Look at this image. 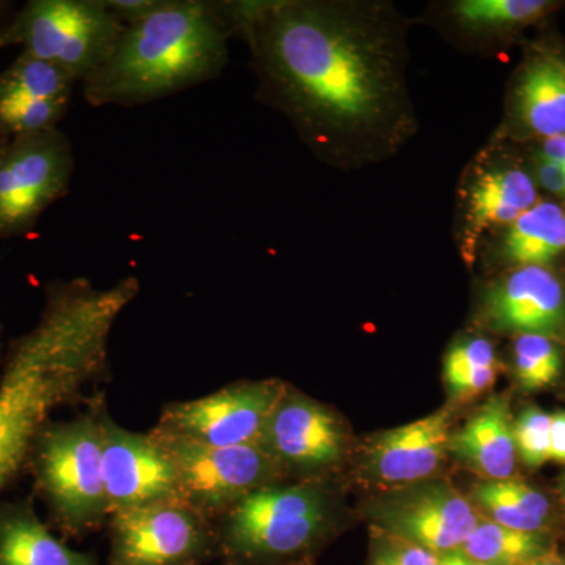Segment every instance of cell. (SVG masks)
Listing matches in <instances>:
<instances>
[{
    "mask_svg": "<svg viewBox=\"0 0 565 565\" xmlns=\"http://www.w3.org/2000/svg\"><path fill=\"white\" fill-rule=\"evenodd\" d=\"M247 43L256 98L280 111L316 158L366 166L414 137L403 22L381 3L226 2Z\"/></svg>",
    "mask_w": 565,
    "mask_h": 565,
    "instance_id": "6da1fadb",
    "label": "cell"
},
{
    "mask_svg": "<svg viewBox=\"0 0 565 565\" xmlns=\"http://www.w3.org/2000/svg\"><path fill=\"white\" fill-rule=\"evenodd\" d=\"M234 35L226 2L159 0L126 25L114 54L82 82L92 107H136L217 79Z\"/></svg>",
    "mask_w": 565,
    "mask_h": 565,
    "instance_id": "7a4b0ae2",
    "label": "cell"
},
{
    "mask_svg": "<svg viewBox=\"0 0 565 565\" xmlns=\"http://www.w3.org/2000/svg\"><path fill=\"white\" fill-rule=\"evenodd\" d=\"M348 523L333 482H278L245 497L215 520L221 565L315 561Z\"/></svg>",
    "mask_w": 565,
    "mask_h": 565,
    "instance_id": "3957f363",
    "label": "cell"
},
{
    "mask_svg": "<svg viewBox=\"0 0 565 565\" xmlns=\"http://www.w3.org/2000/svg\"><path fill=\"white\" fill-rule=\"evenodd\" d=\"M87 411L47 422L29 451L25 473L33 479V498L46 505L50 526L65 539H82L109 522L103 475L104 393L85 401Z\"/></svg>",
    "mask_w": 565,
    "mask_h": 565,
    "instance_id": "277c9868",
    "label": "cell"
},
{
    "mask_svg": "<svg viewBox=\"0 0 565 565\" xmlns=\"http://www.w3.org/2000/svg\"><path fill=\"white\" fill-rule=\"evenodd\" d=\"M9 29L13 46L84 82L109 61L126 25L103 0H31Z\"/></svg>",
    "mask_w": 565,
    "mask_h": 565,
    "instance_id": "5b68a950",
    "label": "cell"
},
{
    "mask_svg": "<svg viewBox=\"0 0 565 565\" xmlns=\"http://www.w3.org/2000/svg\"><path fill=\"white\" fill-rule=\"evenodd\" d=\"M81 379L28 349H10L0 374V493L25 471L29 451L52 412L81 403Z\"/></svg>",
    "mask_w": 565,
    "mask_h": 565,
    "instance_id": "8992f818",
    "label": "cell"
},
{
    "mask_svg": "<svg viewBox=\"0 0 565 565\" xmlns=\"http://www.w3.org/2000/svg\"><path fill=\"white\" fill-rule=\"evenodd\" d=\"M150 435L172 460L181 503L211 522L255 490L285 482L280 468L258 445L215 448L154 427Z\"/></svg>",
    "mask_w": 565,
    "mask_h": 565,
    "instance_id": "52a82bcc",
    "label": "cell"
},
{
    "mask_svg": "<svg viewBox=\"0 0 565 565\" xmlns=\"http://www.w3.org/2000/svg\"><path fill=\"white\" fill-rule=\"evenodd\" d=\"M258 446L285 481L333 482L351 457V430L337 411L288 384Z\"/></svg>",
    "mask_w": 565,
    "mask_h": 565,
    "instance_id": "ba28073f",
    "label": "cell"
},
{
    "mask_svg": "<svg viewBox=\"0 0 565 565\" xmlns=\"http://www.w3.org/2000/svg\"><path fill=\"white\" fill-rule=\"evenodd\" d=\"M73 145L61 129L10 139L0 156V241L28 236L70 191Z\"/></svg>",
    "mask_w": 565,
    "mask_h": 565,
    "instance_id": "9c48e42d",
    "label": "cell"
},
{
    "mask_svg": "<svg viewBox=\"0 0 565 565\" xmlns=\"http://www.w3.org/2000/svg\"><path fill=\"white\" fill-rule=\"evenodd\" d=\"M106 565H210L218 559L215 523L181 501L114 512Z\"/></svg>",
    "mask_w": 565,
    "mask_h": 565,
    "instance_id": "30bf717a",
    "label": "cell"
},
{
    "mask_svg": "<svg viewBox=\"0 0 565 565\" xmlns=\"http://www.w3.org/2000/svg\"><path fill=\"white\" fill-rule=\"evenodd\" d=\"M363 512L370 526L437 556L462 548L481 516L470 498L441 476L379 490Z\"/></svg>",
    "mask_w": 565,
    "mask_h": 565,
    "instance_id": "8fae6325",
    "label": "cell"
},
{
    "mask_svg": "<svg viewBox=\"0 0 565 565\" xmlns=\"http://www.w3.org/2000/svg\"><path fill=\"white\" fill-rule=\"evenodd\" d=\"M286 386L280 379L241 381L199 399L170 403L154 429L215 448L258 445Z\"/></svg>",
    "mask_w": 565,
    "mask_h": 565,
    "instance_id": "7c38bea8",
    "label": "cell"
},
{
    "mask_svg": "<svg viewBox=\"0 0 565 565\" xmlns=\"http://www.w3.org/2000/svg\"><path fill=\"white\" fill-rule=\"evenodd\" d=\"M541 200L527 162L492 147L468 167L459 192V247L471 264L479 248Z\"/></svg>",
    "mask_w": 565,
    "mask_h": 565,
    "instance_id": "4fadbf2b",
    "label": "cell"
},
{
    "mask_svg": "<svg viewBox=\"0 0 565 565\" xmlns=\"http://www.w3.org/2000/svg\"><path fill=\"white\" fill-rule=\"evenodd\" d=\"M478 323L484 332L542 334L565 345V278L552 266L498 273L479 297Z\"/></svg>",
    "mask_w": 565,
    "mask_h": 565,
    "instance_id": "5bb4252c",
    "label": "cell"
},
{
    "mask_svg": "<svg viewBox=\"0 0 565 565\" xmlns=\"http://www.w3.org/2000/svg\"><path fill=\"white\" fill-rule=\"evenodd\" d=\"M456 405L367 438L356 455V473L379 490L437 478L449 460Z\"/></svg>",
    "mask_w": 565,
    "mask_h": 565,
    "instance_id": "9a60e30c",
    "label": "cell"
},
{
    "mask_svg": "<svg viewBox=\"0 0 565 565\" xmlns=\"http://www.w3.org/2000/svg\"><path fill=\"white\" fill-rule=\"evenodd\" d=\"M103 475L110 515L128 509L180 501L177 471L150 433L125 429L103 416Z\"/></svg>",
    "mask_w": 565,
    "mask_h": 565,
    "instance_id": "2e32d148",
    "label": "cell"
},
{
    "mask_svg": "<svg viewBox=\"0 0 565 565\" xmlns=\"http://www.w3.org/2000/svg\"><path fill=\"white\" fill-rule=\"evenodd\" d=\"M76 84L65 71L22 52L0 73V132L11 139L57 129Z\"/></svg>",
    "mask_w": 565,
    "mask_h": 565,
    "instance_id": "e0dca14e",
    "label": "cell"
},
{
    "mask_svg": "<svg viewBox=\"0 0 565 565\" xmlns=\"http://www.w3.org/2000/svg\"><path fill=\"white\" fill-rule=\"evenodd\" d=\"M504 136L541 141L565 134V61L535 51L515 71L505 102Z\"/></svg>",
    "mask_w": 565,
    "mask_h": 565,
    "instance_id": "ac0fdd59",
    "label": "cell"
},
{
    "mask_svg": "<svg viewBox=\"0 0 565 565\" xmlns=\"http://www.w3.org/2000/svg\"><path fill=\"white\" fill-rule=\"evenodd\" d=\"M449 456L481 479L514 478L519 457L508 393L489 397L465 426L452 433Z\"/></svg>",
    "mask_w": 565,
    "mask_h": 565,
    "instance_id": "d6986e66",
    "label": "cell"
},
{
    "mask_svg": "<svg viewBox=\"0 0 565 565\" xmlns=\"http://www.w3.org/2000/svg\"><path fill=\"white\" fill-rule=\"evenodd\" d=\"M484 245L486 262L498 273L525 266L553 267L565 256V204L539 200Z\"/></svg>",
    "mask_w": 565,
    "mask_h": 565,
    "instance_id": "ffe728a7",
    "label": "cell"
},
{
    "mask_svg": "<svg viewBox=\"0 0 565 565\" xmlns=\"http://www.w3.org/2000/svg\"><path fill=\"white\" fill-rule=\"evenodd\" d=\"M479 514L498 525L557 539L564 530L557 501L523 479H479L470 493Z\"/></svg>",
    "mask_w": 565,
    "mask_h": 565,
    "instance_id": "44dd1931",
    "label": "cell"
},
{
    "mask_svg": "<svg viewBox=\"0 0 565 565\" xmlns=\"http://www.w3.org/2000/svg\"><path fill=\"white\" fill-rule=\"evenodd\" d=\"M0 565H99L90 553L70 548L41 522L35 498L0 501Z\"/></svg>",
    "mask_w": 565,
    "mask_h": 565,
    "instance_id": "7402d4cb",
    "label": "cell"
},
{
    "mask_svg": "<svg viewBox=\"0 0 565 565\" xmlns=\"http://www.w3.org/2000/svg\"><path fill=\"white\" fill-rule=\"evenodd\" d=\"M501 367L497 345L484 330L459 334L445 355L444 382L449 403H467L489 392Z\"/></svg>",
    "mask_w": 565,
    "mask_h": 565,
    "instance_id": "603a6c76",
    "label": "cell"
},
{
    "mask_svg": "<svg viewBox=\"0 0 565 565\" xmlns=\"http://www.w3.org/2000/svg\"><path fill=\"white\" fill-rule=\"evenodd\" d=\"M559 3L552 0H459L449 6L457 29L473 36H503L544 20Z\"/></svg>",
    "mask_w": 565,
    "mask_h": 565,
    "instance_id": "cb8c5ba5",
    "label": "cell"
},
{
    "mask_svg": "<svg viewBox=\"0 0 565 565\" xmlns=\"http://www.w3.org/2000/svg\"><path fill=\"white\" fill-rule=\"evenodd\" d=\"M460 550L486 565H527L556 552L557 539L511 530L481 515Z\"/></svg>",
    "mask_w": 565,
    "mask_h": 565,
    "instance_id": "d4e9b609",
    "label": "cell"
},
{
    "mask_svg": "<svg viewBox=\"0 0 565 565\" xmlns=\"http://www.w3.org/2000/svg\"><path fill=\"white\" fill-rule=\"evenodd\" d=\"M565 345L542 334L512 337L511 373L523 393L552 388L563 377Z\"/></svg>",
    "mask_w": 565,
    "mask_h": 565,
    "instance_id": "484cf974",
    "label": "cell"
},
{
    "mask_svg": "<svg viewBox=\"0 0 565 565\" xmlns=\"http://www.w3.org/2000/svg\"><path fill=\"white\" fill-rule=\"evenodd\" d=\"M550 427L552 415L537 405H526L514 418L516 457L527 468L550 462Z\"/></svg>",
    "mask_w": 565,
    "mask_h": 565,
    "instance_id": "4316f807",
    "label": "cell"
},
{
    "mask_svg": "<svg viewBox=\"0 0 565 565\" xmlns=\"http://www.w3.org/2000/svg\"><path fill=\"white\" fill-rule=\"evenodd\" d=\"M367 565H438V556L429 550L370 526Z\"/></svg>",
    "mask_w": 565,
    "mask_h": 565,
    "instance_id": "83f0119b",
    "label": "cell"
},
{
    "mask_svg": "<svg viewBox=\"0 0 565 565\" xmlns=\"http://www.w3.org/2000/svg\"><path fill=\"white\" fill-rule=\"evenodd\" d=\"M527 167H530L539 192L548 193L552 195L550 200L565 204V169L535 152L531 154Z\"/></svg>",
    "mask_w": 565,
    "mask_h": 565,
    "instance_id": "f1b7e54d",
    "label": "cell"
},
{
    "mask_svg": "<svg viewBox=\"0 0 565 565\" xmlns=\"http://www.w3.org/2000/svg\"><path fill=\"white\" fill-rule=\"evenodd\" d=\"M106 9L125 25L141 20L158 7L159 0H103Z\"/></svg>",
    "mask_w": 565,
    "mask_h": 565,
    "instance_id": "f546056e",
    "label": "cell"
},
{
    "mask_svg": "<svg viewBox=\"0 0 565 565\" xmlns=\"http://www.w3.org/2000/svg\"><path fill=\"white\" fill-rule=\"evenodd\" d=\"M550 460L565 465V411L552 415L550 427Z\"/></svg>",
    "mask_w": 565,
    "mask_h": 565,
    "instance_id": "4dcf8cb0",
    "label": "cell"
},
{
    "mask_svg": "<svg viewBox=\"0 0 565 565\" xmlns=\"http://www.w3.org/2000/svg\"><path fill=\"white\" fill-rule=\"evenodd\" d=\"M533 152L565 169V134H563V136L550 137V139L535 141Z\"/></svg>",
    "mask_w": 565,
    "mask_h": 565,
    "instance_id": "1f68e13d",
    "label": "cell"
},
{
    "mask_svg": "<svg viewBox=\"0 0 565 565\" xmlns=\"http://www.w3.org/2000/svg\"><path fill=\"white\" fill-rule=\"evenodd\" d=\"M438 565H486L478 563V561L471 559L470 556L465 555L462 550H456V552L445 553V555L438 556Z\"/></svg>",
    "mask_w": 565,
    "mask_h": 565,
    "instance_id": "d6a6232c",
    "label": "cell"
},
{
    "mask_svg": "<svg viewBox=\"0 0 565 565\" xmlns=\"http://www.w3.org/2000/svg\"><path fill=\"white\" fill-rule=\"evenodd\" d=\"M556 497L557 508H559V514L561 519H563L565 530V471L561 475V478L557 479Z\"/></svg>",
    "mask_w": 565,
    "mask_h": 565,
    "instance_id": "836d02e7",
    "label": "cell"
},
{
    "mask_svg": "<svg viewBox=\"0 0 565 565\" xmlns=\"http://www.w3.org/2000/svg\"><path fill=\"white\" fill-rule=\"evenodd\" d=\"M527 565H564V564H563V557H561L559 550H556V552L550 553V555L541 557V559L534 561V563H531Z\"/></svg>",
    "mask_w": 565,
    "mask_h": 565,
    "instance_id": "e575fe53",
    "label": "cell"
},
{
    "mask_svg": "<svg viewBox=\"0 0 565 565\" xmlns=\"http://www.w3.org/2000/svg\"><path fill=\"white\" fill-rule=\"evenodd\" d=\"M9 46H13V39H11L9 22H7V24L0 25V50Z\"/></svg>",
    "mask_w": 565,
    "mask_h": 565,
    "instance_id": "d590c367",
    "label": "cell"
},
{
    "mask_svg": "<svg viewBox=\"0 0 565 565\" xmlns=\"http://www.w3.org/2000/svg\"><path fill=\"white\" fill-rule=\"evenodd\" d=\"M6 352L7 349L3 348V329L2 323H0V374H2L3 362H6Z\"/></svg>",
    "mask_w": 565,
    "mask_h": 565,
    "instance_id": "8d00e7d4",
    "label": "cell"
},
{
    "mask_svg": "<svg viewBox=\"0 0 565 565\" xmlns=\"http://www.w3.org/2000/svg\"><path fill=\"white\" fill-rule=\"evenodd\" d=\"M10 137H7L6 134L0 132V156H2L3 150H6L7 145H9Z\"/></svg>",
    "mask_w": 565,
    "mask_h": 565,
    "instance_id": "74e56055",
    "label": "cell"
},
{
    "mask_svg": "<svg viewBox=\"0 0 565 565\" xmlns=\"http://www.w3.org/2000/svg\"><path fill=\"white\" fill-rule=\"evenodd\" d=\"M9 10H11V3L0 2V17H3Z\"/></svg>",
    "mask_w": 565,
    "mask_h": 565,
    "instance_id": "f35d334b",
    "label": "cell"
},
{
    "mask_svg": "<svg viewBox=\"0 0 565 565\" xmlns=\"http://www.w3.org/2000/svg\"><path fill=\"white\" fill-rule=\"evenodd\" d=\"M286 565H316L315 561H302V563H294V564H286Z\"/></svg>",
    "mask_w": 565,
    "mask_h": 565,
    "instance_id": "ab89813d",
    "label": "cell"
},
{
    "mask_svg": "<svg viewBox=\"0 0 565 565\" xmlns=\"http://www.w3.org/2000/svg\"><path fill=\"white\" fill-rule=\"evenodd\" d=\"M561 557H563V564L565 565V553H561Z\"/></svg>",
    "mask_w": 565,
    "mask_h": 565,
    "instance_id": "60d3db41",
    "label": "cell"
}]
</instances>
